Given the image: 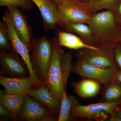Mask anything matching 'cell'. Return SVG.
Wrapping results in <instances>:
<instances>
[{"label":"cell","mask_w":121,"mask_h":121,"mask_svg":"<svg viewBox=\"0 0 121 121\" xmlns=\"http://www.w3.org/2000/svg\"><path fill=\"white\" fill-rule=\"evenodd\" d=\"M86 24L92 30L96 48H112L115 37L121 28L113 11L104 10L94 13Z\"/></svg>","instance_id":"6da1fadb"},{"label":"cell","mask_w":121,"mask_h":121,"mask_svg":"<svg viewBox=\"0 0 121 121\" xmlns=\"http://www.w3.org/2000/svg\"><path fill=\"white\" fill-rule=\"evenodd\" d=\"M52 39L53 46L52 59L43 84L49 89L57 104L60 106L63 93L66 88L61 65L64 51L61 48L57 38L54 37Z\"/></svg>","instance_id":"7a4b0ae2"},{"label":"cell","mask_w":121,"mask_h":121,"mask_svg":"<svg viewBox=\"0 0 121 121\" xmlns=\"http://www.w3.org/2000/svg\"><path fill=\"white\" fill-rule=\"evenodd\" d=\"M31 52L30 60L33 71L43 84L52 59V39H49L45 34L35 39Z\"/></svg>","instance_id":"3957f363"},{"label":"cell","mask_w":121,"mask_h":121,"mask_svg":"<svg viewBox=\"0 0 121 121\" xmlns=\"http://www.w3.org/2000/svg\"><path fill=\"white\" fill-rule=\"evenodd\" d=\"M121 99L111 102H101L87 105L73 106L70 112L71 117L86 118L102 121L108 119V114H113Z\"/></svg>","instance_id":"277c9868"},{"label":"cell","mask_w":121,"mask_h":121,"mask_svg":"<svg viewBox=\"0 0 121 121\" xmlns=\"http://www.w3.org/2000/svg\"><path fill=\"white\" fill-rule=\"evenodd\" d=\"M19 55L17 52L0 50V75L11 78L31 76L27 64Z\"/></svg>","instance_id":"5b68a950"},{"label":"cell","mask_w":121,"mask_h":121,"mask_svg":"<svg viewBox=\"0 0 121 121\" xmlns=\"http://www.w3.org/2000/svg\"><path fill=\"white\" fill-rule=\"evenodd\" d=\"M60 22L86 24L93 14L78 0H64L58 5Z\"/></svg>","instance_id":"8992f818"},{"label":"cell","mask_w":121,"mask_h":121,"mask_svg":"<svg viewBox=\"0 0 121 121\" xmlns=\"http://www.w3.org/2000/svg\"><path fill=\"white\" fill-rule=\"evenodd\" d=\"M118 69L95 66L78 58L73 65L71 72L86 78L92 79L104 85L113 80Z\"/></svg>","instance_id":"52a82bcc"},{"label":"cell","mask_w":121,"mask_h":121,"mask_svg":"<svg viewBox=\"0 0 121 121\" xmlns=\"http://www.w3.org/2000/svg\"><path fill=\"white\" fill-rule=\"evenodd\" d=\"M76 55L78 58L95 66L102 68H118L115 60L112 48H82L78 50Z\"/></svg>","instance_id":"ba28073f"},{"label":"cell","mask_w":121,"mask_h":121,"mask_svg":"<svg viewBox=\"0 0 121 121\" xmlns=\"http://www.w3.org/2000/svg\"><path fill=\"white\" fill-rule=\"evenodd\" d=\"M47 118L58 119V117L48 108L36 101L27 94L17 121H42Z\"/></svg>","instance_id":"9c48e42d"},{"label":"cell","mask_w":121,"mask_h":121,"mask_svg":"<svg viewBox=\"0 0 121 121\" xmlns=\"http://www.w3.org/2000/svg\"><path fill=\"white\" fill-rule=\"evenodd\" d=\"M2 20L7 25L9 37L13 50L18 53L24 60L33 79L37 82H40V81L38 79L33 69L29 51L16 31L12 22L11 15L7 9L3 14Z\"/></svg>","instance_id":"30bf717a"},{"label":"cell","mask_w":121,"mask_h":121,"mask_svg":"<svg viewBox=\"0 0 121 121\" xmlns=\"http://www.w3.org/2000/svg\"><path fill=\"white\" fill-rule=\"evenodd\" d=\"M7 9L16 31L29 52H31L35 39L32 28L27 21L24 13L20 10L19 7H9Z\"/></svg>","instance_id":"8fae6325"},{"label":"cell","mask_w":121,"mask_h":121,"mask_svg":"<svg viewBox=\"0 0 121 121\" xmlns=\"http://www.w3.org/2000/svg\"><path fill=\"white\" fill-rule=\"evenodd\" d=\"M0 84L4 87V94L28 93L31 88H38L42 84L33 80L31 76L22 78H11L0 75Z\"/></svg>","instance_id":"7c38bea8"},{"label":"cell","mask_w":121,"mask_h":121,"mask_svg":"<svg viewBox=\"0 0 121 121\" xmlns=\"http://www.w3.org/2000/svg\"><path fill=\"white\" fill-rule=\"evenodd\" d=\"M36 5L41 13L44 30L55 29L60 22L58 6L51 0H31Z\"/></svg>","instance_id":"4fadbf2b"},{"label":"cell","mask_w":121,"mask_h":121,"mask_svg":"<svg viewBox=\"0 0 121 121\" xmlns=\"http://www.w3.org/2000/svg\"><path fill=\"white\" fill-rule=\"evenodd\" d=\"M28 94L45 105L51 111L58 117L60 106L57 104L49 89L44 84H42L38 88H31L28 91Z\"/></svg>","instance_id":"5bb4252c"},{"label":"cell","mask_w":121,"mask_h":121,"mask_svg":"<svg viewBox=\"0 0 121 121\" xmlns=\"http://www.w3.org/2000/svg\"><path fill=\"white\" fill-rule=\"evenodd\" d=\"M27 93L4 94V91H0V104L7 108L12 113L13 121H17V117L23 104Z\"/></svg>","instance_id":"9a60e30c"},{"label":"cell","mask_w":121,"mask_h":121,"mask_svg":"<svg viewBox=\"0 0 121 121\" xmlns=\"http://www.w3.org/2000/svg\"><path fill=\"white\" fill-rule=\"evenodd\" d=\"M57 40L60 46L72 50H79L84 48L98 49L87 43L80 37L64 31H60L57 35Z\"/></svg>","instance_id":"2e32d148"},{"label":"cell","mask_w":121,"mask_h":121,"mask_svg":"<svg viewBox=\"0 0 121 121\" xmlns=\"http://www.w3.org/2000/svg\"><path fill=\"white\" fill-rule=\"evenodd\" d=\"M101 83L89 78L83 79L72 84L77 94L83 98H92L98 94L101 89Z\"/></svg>","instance_id":"e0dca14e"},{"label":"cell","mask_w":121,"mask_h":121,"mask_svg":"<svg viewBox=\"0 0 121 121\" xmlns=\"http://www.w3.org/2000/svg\"><path fill=\"white\" fill-rule=\"evenodd\" d=\"M60 26L66 30L76 33L87 43L95 47V39L90 27L84 23L67 22L60 24Z\"/></svg>","instance_id":"ac0fdd59"},{"label":"cell","mask_w":121,"mask_h":121,"mask_svg":"<svg viewBox=\"0 0 121 121\" xmlns=\"http://www.w3.org/2000/svg\"><path fill=\"white\" fill-rule=\"evenodd\" d=\"M79 105L75 97L67 94L66 90L64 91L60 102L58 121H67L70 119V112L73 106Z\"/></svg>","instance_id":"d6986e66"},{"label":"cell","mask_w":121,"mask_h":121,"mask_svg":"<svg viewBox=\"0 0 121 121\" xmlns=\"http://www.w3.org/2000/svg\"><path fill=\"white\" fill-rule=\"evenodd\" d=\"M101 102H111L121 99V85L113 79L104 84Z\"/></svg>","instance_id":"ffe728a7"},{"label":"cell","mask_w":121,"mask_h":121,"mask_svg":"<svg viewBox=\"0 0 121 121\" xmlns=\"http://www.w3.org/2000/svg\"><path fill=\"white\" fill-rule=\"evenodd\" d=\"M119 0H93L90 2L82 3L86 8L92 14L102 10L113 12Z\"/></svg>","instance_id":"44dd1931"},{"label":"cell","mask_w":121,"mask_h":121,"mask_svg":"<svg viewBox=\"0 0 121 121\" xmlns=\"http://www.w3.org/2000/svg\"><path fill=\"white\" fill-rule=\"evenodd\" d=\"M0 49L10 52H16L13 50L9 40L8 28L5 22L0 20Z\"/></svg>","instance_id":"7402d4cb"},{"label":"cell","mask_w":121,"mask_h":121,"mask_svg":"<svg viewBox=\"0 0 121 121\" xmlns=\"http://www.w3.org/2000/svg\"><path fill=\"white\" fill-rule=\"evenodd\" d=\"M33 4L31 0H0V7H18L27 11L32 9Z\"/></svg>","instance_id":"603a6c76"},{"label":"cell","mask_w":121,"mask_h":121,"mask_svg":"<svg viewBox=\"0 0 121 121\" xmlns=\"http://www.w3.org/2000/svg\"><path fill=\"white\" fill-rule=\"evenodd\" d=\"M73 56L71 52H64L62 56V68L65 85L66 86L68 79L70 76L73 67L72 60Z\"/></svg>","instance_id":"cb8c5ba5"},{"label":"cell","mask_w":121,"mask_h":121,"mask_svg":"<svg viewBox=\"0 0 121 121\" xmlns=\"http://www.w3.org/2000/svg\"><path fill=\"white\" fill-rule=\"evenodd\" d=\"M112 52L117 66L121 69V41L115 43L112 48Z\"/></svg>","instance_id":"d4e9b609"},{"label":"cell","mask_w":121,"mask_h":121,"mask_svg":"<svg viewBox=\"0 0 121 121\" xmlns=\"http://www.w3.org/2000/svg\"><path fill=\"white\" fill-rule=\"evenodd\" d=\"M0 116L13 121V117L11 112L4 106L0 104Z\"/></svg>","instance_id":"484cf974"},{"label":"cell","mask_w":121,"mask_h":121,"mask_svg":"<svg viewBox=\"0 0 121 121\" xmlns=\"http://www.w3.org/2000/svg\"><path fill=\"white\" fill-rule=\"evenodd\" d=\"M117 22L121 25V0H119L113 11Z\"/></svg>","instance_id":"4316f807"},{"label":"cell","mask_w":121,"mask_h":121,"mask_svg":"<svg viewBox=\"0 0 121 121\" xmlns=\"http://www.w3.org/2000/svg\"><path fill=\"white\" fill-rule=\"evenodd\" d=\"M113 79L121 85V70L119 71L117 70L116 71L115 74Z\"/></svg>","instance_id":"83f0119b"},{"label":"cell","mask_w":121,"mask_h":121,"mask_svg":"<svg viewBox=\"0 0 121 121\" xmlns=\"http://www.w3.org/2000/svg\"><path fill=\"white\" fill-rule=\"evenodd\" d=\"M110 121H121V119L117 115L114 113L111 115L109 119Z\"/></svg>","instance_id":"f1b7e54d"},{"label":"cell","mask_w":121,"mask_h":121,"mask_svg":"<svg viewBox=\"0 0 121 121\" xmlns=\"http://www.w3.org/2000/svg\"><path fill=\"white\" fill-rule=\"evenodd\" d=\"M121 41V28L117 33L115 38V43Z\"/></svg>","instance_id":"f546056e"},{"label":"cell","mask_w":121,"mask_h":121,"mask_svg":"<svg viewBox=\"0 0 121 121\" xmlns=\"http://www.w3.org/2000/svg\"><path fill=\"white\" fill-rule=\"evenodd\" d=\"M116 108V109H115L114 111V113L117 115V116H118V117L120 118L121 119V108Z\"/></svg>","instance_id":"4dcf8cb0"},{"label":"cell","mask_w":121,"mask_h":121,"mask_svg":"<svg viewBox=\"0 0 121 121\" xmlns=\"http://www.w3.org/2000/svg\"><path fill=\"white\" fill-rule=\"evenodd\" d=\"M52 1L56 4L57 5H58L60 4L64 0H51Z\"/></svg>","instance_id":"1f68e13d"},{"label":"cell","mask_w":121,"mask_h":121,"mask_svg":"<svg viewBox=\"0 0 121 121\" xmlns=\"http://www.w3.org/2000/svg\"><path fill=\"white\" fill-rule=\"evenodd\" d=\"M78 1L82 3H86V2H90L93 0H78Z\"/></svg>","instance_id":"d6a6232c"},{"label":"cell","mask_w":121,"mask_h":121,"mask_svg":"<svg viewBox=\"0 0 121 121\" xmlns=\"http://www.w3.org/2000/svg\"></svg>","instance_id":"836d02e7"}]
</instances>
